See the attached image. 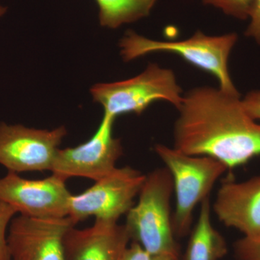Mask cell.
Segmentation results:
<instances>
[{
  "label": "cell",
  "instance_id": "6da1fadb",
  "mask_svg": "<svg viewBox=\"0 0 260 260\" xmlns=\"http://www.w3.org/2000/svg\"><path fill=\"white\" fill-rule=\"evenodd\" d=\"M174 127V148L208 156L228 168L260 155V124L249 115L239 93L198 87L183 95Z\"/></svg>",
  "mask_w": 260,
  "mask_h": 260
},
{
  "label": "cell",
  "instance_id": "7a4b0ae2",
  "mask_svg": "<svg viewBox=\"0 0 260 260\" xmlns=\"http://www.w3.org/2000/svg\"><path fill=\"white\" fill-rule=\"evenodd\" d=\"M173 191L174 183L167 168L155 169L146 175L138 203L126 214L124 226L130 240L152 256H179L171 214Z\"/></svg>",
  "mask_w": 260,
  "mask_h": 260
},
{
  "label": "cell",
  "instance_id": "3957f363",
  "mask_svg": "<svg viewBox=\"0 0 260 260\" xmlns=\"http://www.w3.org/2000/svg\"><path fill=\"white\" fill-rule=\"evenodd\" d=\"M238 41L236 34L208 36L197 31L182 41L153 40L128 31L119 43L121 55L125 61L151 54L166 52L177 54L200 69L213 75L218 80L219 88L230 93H239L229 71V59Z\"/></svg>",
  "mask_w": 260,
  "mask_h": 260
},
{
  "label": "cell",
  "instance_id": "277c9868",
  "mask_svg": "<svg viewBox=\"0 0 260 260\" xmlns=\"http://www.w3.org/2000/svg\"><path fill=\"white\" fill-rule=\"evenodd\" d=\"M155 151L172 174L174 183V235L178 238L185 237L190 232L195 207L209 197L214 184L228 168L210 157L187 155L164 145H155Z\"/></svg>",
  "mask_w": 260,
  "mask_h": 260
},
{
  "label": "cell",
  "instance_id": "5b68a950",
  "mask_svg": "<svg viewBox=\"0 0 260 260\" xmlns=\"http://www.w3.org/2000/svg\"><path fill=\"white\" fill-rule=\"evenodd\" d=\"M90 93L94 102L104 108V114L114 118L127 113L140 115L158 101L169 102L178 109L184 95L174 71L155 63L131 79L97 84Z\"/></svg>",
  "mask_w": 260,
  "mask_h": 260
},
{
  "label": "cell",
  "instance_id": "8992f818",
  "mask_svg": "<svg viewBox=\"0 0 260 260\" xmlns=\"http://www.w3.org/2000/svg\"><path fill=\"white\" fill-rule=\"evenodd\" d=\"M146 175L129 167L116 168L81 194L71 195L68 217L75 224L95 217V220L118 222L134 205Z\"/></svg>",
  "mask_w": 260,
  "mask_h": 260
},
{
  "label": "cell",
  "instance_id": "52a82bcc",
  "mask_svg": "<svg viewBox=\"0 0 260 260\" xmlns=\"http://www.w3.org/2000/svg\"><path fill=\"white\" fill-rule=\"evenodd\" d=\"M116 118L104 114L93 136L74 147L59 149L51 172L66 181L72 177H83L96 181L116 169L122 155L121 140L113 136Z\"/></svg>",
  "mask_w": 260,
  "mask_h": 260
},
{
  "label": "cell",
  "instance_id": "ba28073f",
  "mask_svg": "<svg viewBox=\"0 0 260 260\" xmlns=\"http://www.w3.org/2000/svg\"><path fill=\"white\" fill-rule=\"evenodd\" d=\"M66 128L53 130L0 122V165L16 174L50 171Z\"/></svg>",
  "mask_w": 260,
  "mask_h": 260
},
{
  "label": "cell",
  "instance_id": "9c48e42d",
  "mask_svg": "<svg viewBox=\"0 0 260 260\" xmlns=\"http://www.w3.org/2000/svg\"><path fill=\"white\" fill-rule=\"evenodd\" d=\"M64 179L52 175L28 179L8 172L0 178V201L11 205L17 213L36 218L68 216L71 193Z\"/></svg>",
  "mask_w": 260,
  "mask_h": 260
},
{
  "label": "cell",
  "instance_id": "30bf717a",
  "mask_svg": "<svg viewBox=\"0 0 260 260\" xmlns=\"http://www.w3.org/2000/svg\"><path fill=\"white\" fill-rule=\"evenodd\" d=\"M70 217H14L8 232L10 260H66L64 238L75 226Z\"/></svg>",
  "mask_w": 260,
  "mask_h": 260
},
{
  "label": "cell",
  "instance_id": "8fae6325",
  "mask_svg": "<svg viewBox=\"0 0 260 260\" xmlns=\"http://www.w3.org/2000/svg\"><path fill=\"white\" fill-rule=\"evenodd\" d=\"M213 210L224 225L235 228L244 237H260V176L243 182L224 181Z\"/></svg>",
  "mask_w": 260,
  "mask_h": 260
},
{
  "label": "cell",
  "instance_id": "7c38bea8",
  "mask_svg": "<svg viewBox=\"0 0 260 260\" xmlns=\"http://www.w3.org/2000/svg\"><path fill=\"white\" fill-rule=\"evenodd\" d=\"M130 241L124 225L95 220L91 227H73L64 238L66 260H120Z\"/></svg>",
  "mask_w": 260,
  "mask_h": 260
},
{
  "label": "cell",
  "instance_id": "4fadbf2b",
  "mask_svg": "<svg viewBox=\"0 0 260 260\" xmlns=\"http://www.w3.org/2000/svg\"><path fill=\"white\" fill-rule=\"evenodd\" d=\"M210 206V196L207 197L202 201L184 260H219L226 255V242L212 225Z\"/></svg>",
  "mask_w": 260,
  "mask_h": 260
},
{
  "label": "cell",
  "instance_id": "5bb4252c",
  "mask_svg": "<svg viewBox=\"0 0 260 260\" xmlns=\"http://www.w3.org/2000/svg\"><path fill=\"white\" fill-rule=\"evenodd\" d=\"M99 22L109 28H117L150 15L157 0H95Z\"/></svg>",
  "mask_w": 260,
  "mask_h": 260
},
{
  "label": "cell",
  "instance_id": "9a60e30c",
  "mask_svg": "<svg viewBox=\"0 0 260 260\" xmlns=\"http://www.w3.org/2000/svg\"><path fill=\"white\" fill-rule=\"evenodd\" d=\"M255 0H203L206 5H213L224 13L234 18L245 20L249 18Z\"/></svg>",
  "mask_w": 260,
  "mask_h": 260
},
{
  "label": "cell",
  "instance_id": "2e32d148",
  "mask_svg": "<svg viewBox=\"0 0 260 260\" xmlns=\"http://www.w3.org/2000/svg\"><path fill=\"white\" fill-rule=\"evenodd\" d=\"M17 211L11 206L0 201V260H10L8 244V232Z\"/></svg>",
  "mask_w": 260,
  "mask_h": 260
},
{
  "label": "cell",
  "instance_id": "e0dca14e",
  "mask_svg": "<svg viewBox=\"0 0 260 260\" xmlns=\"http://www.w3.org/2000/svg\"><path fill=\"white\" fill-rule=\"evenodd\" d=\"M238 260H260V237H244L234 244Z\"/></svg>",
  "mask_w": 260,
  "mask_h": 260
},
{
  "label": "cell",
  "instance_id": "ac0fdd59",
  "mask_svg": "<svg viewBox=\"0 0 260 260\" xmlns=\"http://www.w3.org/2000/svg\"><path fill=\"white\" fill-rule=\"evenodd\" d=\"M250 23L245 32L246 37L254 39L260 45V0H255L249 15Z\"/></svg>",
  "mask_w": 260,
  "mask_h": 260
},
{
  "label": "cell",
  "instance_id": "d6986e66",
  "mask_svg": "<svg viewBox=\"0 0 260 260\" xmlns=\"http://www.w3.org/2000/svg\"><path fill=\"white\" fill-rule=\"evenodd\" d=\"M242 104L251 118L260 121V90H254L246 94L242 99Z\"/></svg>",
  "mask_w": 260,
  "mask_h": 260
},
{
  "label": "cell",
  "instance_id": "ffe728a7",
  "mask_svg": "<svg viewBox=\"0 0 260 260\" xmlns=\"http://www.w3.org/2000/svg\"><path fill=\"white\" fill-rule=\"evenodd\" d=\"M120 260H153V256L139 244L133 242L126 248Z\"/></svg>",
  "mask_w": 260,
  "mask_h": 260
},
{
  "label": "cell",
  "instance_id": "44dd1931",
  "mask_svg": "<svg viewBox=\"0 0 260 260\" xmlns=\"http://www.w3.org/2000/svg\"><path fill=\"white\" fill-rule=\"evenodd\" d=\"M153 260H179V256L171 255V254H160L153 256Z\"/></svg>",
  "mask_w": 260,
  "mask_h": 260
},
{
  "label": "cell",
  "instance_id": "7402d4cb",
  "mask_svg": "<svg viewBox=\"0 0 260 260\" xmlns=\"http://www.w3.org/2000/svg\"><path fill=\"white\" fill-rule=\"evenodd\" d=\"M7 10L8 9H7L6 7L0 5V18L6 13Z\"/></svg>",
  "mask_w": 260,
  "mask_h": 260
}]
</instances>
